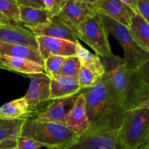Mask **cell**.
<instances>
[{"label":"cell","mask_w":149,"mask_h":149,"mask_svg":"<svg viewBox=\"0 0 149 149\" xmlns=\"http://www.w3.org/2000/svg\"><path fill=\"white\" fill-rule=\"evenodd\" d=\"M101 78L100 75L82 65L80 66L77 75L79 86L81 90L93 87L100 81Z\"/></svg>","instance_id":"obj_25"},{"label":"cell","mask_w":149,"mask_h":149,"mask_svg":"<svg viewBox=\"0 0 149 149\" xmlns=\"http://www.w3.org/2000/svg\"><path fill=\"white\" fill-rule=\"evenodd\" d=\"M33 114L24 97L5 103L0 107V118L6 120L31 119L33 118Z\"/></svg>","instance_id":"obj_19"},{"label":"cell","mask_w":149,"mask_h":149,"mask_svg":"<svg viewBox=\"0 0 149 149\" xmlns=\"http://www.w3.org/2000/svg\"><path fill=\"white\" fill-rule=\"evenodd\" d=\"M28 29L35 36H45L64 39L75 44L79 41V34L77 29L67 25L56 16H54L47 24L40 25L36 27H29Z\"/></svg>","instance_id":"obj_11"},{"label":"cell","mask_w":149,"mask_h":149,"mask_svg":"<svg viewBox=\"0 0 149 149\" xmlns=\"http://www.w3.org/2000/svg\"><path fill=\"white\" fill-rule=\"evenodd\" d=\"M81 90L77 78L60 77L51 79L50 100H57L79 93Z\"/></svg>","instance_id":"obj_18"},{"label":"cell","mask_w":149,"mask_h":149,"mask_svg":"<svg viewBox=\"0 0 149 149\" xmlns=\"http://www.w3.org/2000/svg\"><path fill=\"white\" fill-rule=\"evenodd\" d=\"M26 119L6 120L0 118V142L7 139L17 140Z\"/></svg>","instance_id":"obj_23"},{"label":"cell","mask_w":149,"mask_h":149,"mask_svg":"<svg viewBox=\"0 0 149 149\" xmlns=\"http://www.w3.org/2000/svg\"><path fill=\"white\" fill-rule=\"evenodd\" d=\"M97 13L93 3L68 0L57 17L71 27L77 29L84 20Z\"/></svg>","instance_id":"obj_9"},{"label":"cell","mask_w":149,"mask_h":149,"mask_svg":"<svg viewBox=\"0 0 149 149\" xmlns=\"http://www.w3.org/2000/svg\"><path fill=\"white\" fill-rule=\"evenodd\" d=\"M76 56L78 58L81 65L96 73L100 77H103L106 73V70L98 55L90 52L88 49L84 48L79 41L76 43Z\"/></svg>","instance_id":"obj_22"},{"label":"cell","mask_w":149,"mask_h":149,"mask_svg":"<svg viewBox=\"0 0 149 149\" xmlns=\"http://www.w3.org/2000/svg\"><path fill=\"white\" fill-rule=\"evenodd\" d=\"M70 149H126L119 136V130L85 134Z\"/></svg>","instance_id":"obj_8"},{"label":"cell","mask_w":149,"mask_h":149,"mask_svg":"<svg viewBox=\"0 0 149 149\" xmlns=\"http://www.w3.org/2000/svg\"><path fill=\"white\" fill-rule=\"evenodd\" d=\"M80 93L85 99L86 114L89 122L85 134L119 130L127 111L109 95L102 78L95 85L81 90Z\"/></svg>","instance_id":"obj_2"},{"label":"cell","mask_w":149,"mask_h":149,"mask_svg":"<svg viewBox=\"0 0 149 149\" xmlns=\"http://www.w3.org/2000/svg\"><path fill=\"white\" fill-rule=\"evenodd\" d=\"M16 141L17 149H41L44 147L42 143L27 137L19 136Z\"/></svg>","instance_id":"obj_29"},{"label":"cell","mask_w":149,"mask_h":149,"mask_svg":"<svg viewBox=\"0 0 149 149\" xmlns=\"http://www.w3.org/2000/svg\"><path fill=\"white\" fill-rule=\"evenodd\" d=\"M0 58L3 64L11 71H17L27 75L42 73L45 71L43 65H39L29 60L12 58L5 55H1Z\"/></svg>","instance_id":"obj_21"},{"label":"cell","mask_w":149,"mask_h":149,"mask_svg":"<svg viewBox=\"0 0 149 149\" xmlns=\"http://www.w3.org/2000/svg\"><path fill=\"white\" fill-rule=\"evenodd\" d=\"M64 125L79 137L84 135L88 130L89 122L86 114L85 99L81 93L73 109L65 116Z\"/></svg>","instance_id":"obj_15"},{"label":"cell","mask_w":149,"mask_h":149,"mask_svg":"<svg viewBox=\"0 0 149 149\" xmlns=\"http://www.w3.org/2000/svg\"><path fill=\"white\" fill-rule=\"evenodd\" d=\"M128 29L135 43L143 49L149 52L148 22H147L138 12L132 11Z\"/></svg>","instance_id":"obj_16"},{"label":"cell","mask_w":149,"mask_h":149,"mask_svg":"<svg viewBox=\"0 0 149 149\" xmlns=\"http://www.w3.org/2000/svg\"><path fill=\"white\" fill-rule=\"evenodd\" d=\"M1 55L29 60L43 66L45 63L39 49L19 44L0 42V56Z\"/></svg>","instance_id":"obj_17"},{"label":"cell","mask_w":149,"mask_h":149,"mask_svg":"<svg viewBox=\"0 0 149 149\" xmlns=\"http://www.w3.org/2000/svg\"><path fill=\"white\" fill-rule=\"evenodd\" d=\"M120 1L125 4H126L127 7H129L132 11L136 12V7H135L134 0H120Z\"/></svg>","instance_id":"obj_33"},{"label":"cell","mask_w":149,"mask_h":149,"mask_svg":"<svg viewBox=\"0 0 149 149\" xmlns=\"http://www.w3.org/2000/svg\"><path fill=\"white\" fill-rule=\"evenodd\" d=\"M0 69H4V70H7V71H10L5 65L3 64L2 61H1V58H0Z\"/></svg>","instance_id":"obj_35"},{"label":"cell","mask_w":149,"mask_h":149,"mask_svg":"<svg viewBox=\"0 0 149 149\" xmlns=\"http://www.w3.org/2000/svg\"><path fill=\"white\" fill-rule=\"evenodd\" d=\"M93 4L97 13L108 16L128 28L132 10L120 0H95Z\"/></svg>","instance_id":"obj_14"},{"label":"cell","mask_w":149,"mask_h":149,"mask_svg":"<svg viewBox=\"0 0 149 149\" xmlns=\"http://www.w3.org/2000/svg\"><path fill=\"white\" fill-rule=\"evenodd\" d=\"M4 23H7V22L3 21V20H0V25H1V24H4Z\"/></svg>","instance_id":"obj_37"},{"label":"cell","mask_w":149,"mask_h":149,"mask_svg":"<svg viewBox=\"0 0 149 149\" xmlns=\"http://www.w3.org/2000/svg\"><path fill=\"white\" fill-rule=\"evenodd\" d=\"M36 40L44 61L50 56H76L77 45L74 42L45 36H36Z\"/></svg>","instance_id":"obj_10"},{"label":"cell","mask_w":149,"mask_h":149,"mask_svg":"<svg viewBox=\"0 0 149 149\" xmlns=\"http://www.w3.org/2000/svg\"><path fill=\"white\" fill-rule=\"evenodd\" d=\"M79 95L80 92L74 95L55 100L34 119L39 122H53L64 125L65 116L73 109Z\"/></svg>","instance_id":"obj_12"},{"label":"cell","mask_w":149,"mask_h":149,"mask_svg":"<svg viewBox=\"0 0 149 149\" xmlns=\"http://www.w3.org/2000/svg\"><path fill=\"white\" fill-rule=\"evenodd\" d=\"M80 66L81 64L77 56L66 57L64 60L58 77L62 76V77L77 78Z\"/></svg>","instance_id":"obj_27"},{"label":"cell","mask_w":149,"mask_h":149,"mask_svg":"<svg viewBox=\"0 0 149 149\" xmlns=\"http://www.w3.org/2000/svg\"><path fill=\"white\" fill-rule=\"evenodd\" d=\"M76 1H82V2H88V3H93L95 0H76Z\"/></svg>","instance_id":"obj_36"},{"label":"cell","mask_w":149,"mask_h":149,"mask_svg":"<svg viewBox=\"0 0 149 149\" xmlns=\"http://www.w3.org/2000/svg\"><path fill=\"white\" fill-rule=\"evenodd\" d=\"M17 148L16 140L7 139L0 142V149H14Z\"/></svg>","instance_id":"obj_32"},{"label":"cell","mask_w":149,"mask_h":149,"mask_svg":"<svg viewBox=\"0 0 149 149\" xmlns=\"http://www.w3.org/2000/svg\"><path fill=\"white\" fill-rule=\"evenodd\" d=\"M0 13L11 23H20L19 5L16 0H0Z\"/></svg>","instance_id":"obj_24"},{"label":"cell","mask_w":149,"mask_h":149,"mask_svg":"<svg viewBox=\"0 0 149 149\" xmlns=\"http://www.w3.org/2000/svg\"><path fill=\"white\" fill-rule=\"evenodd\" d=\"M20 22L27 28L36 27L49 23L53 16L46 9L34 8L19 5Z\"/></svg>","instance_id":"obj_20"},{"label":"cell","mask_w":149,"mask_h":149,"mask_svg":"<svg viewBox=\"0 0 149 149\" xmlns=\"http://www.w3.org/2000/svg\"><path fill=\"white\" fill-rule=\"evenodd\" d=\"M106 73L102 77L109 95L126 111L149 106L148 63L128 68L123 59L113 55L103 58Z\"/></svg>","instance_id":"obj_1"},{"label":"cell","mask_w":149,"mask_h":149,"mask_svg":"<svg viewBox=\"0 0 149 149\" xmlns=\"http://www.w3.org/2000/svg\"><path fill=\"white\" fill-rule=\"evenodd\" d=\"M65 58V57L62 56H50L45 60L44 68L45 74H47L50 79L58 77Z\"/></svg>","instance_id":"obj_26"},{"label":"cell","mask_w":149,"mask_h":149,"mask_svg":"<svg viewBox=\"0 0 149 149\" xmlns=\"http://www.w3.org/2000/svg\"><path fill=\"white\" fill-rule=\"evenodd\" d=\"M20 136L33 139L48 149H70L79 139V136L65 125L39 122L33 118L25 120Z\"/></svg>","instance_id":"obj_3"},{"label":"cell","mask_w":149,"mask_h":149,"mask_svg":"<svg viewBox=\"0 0 149 149\" xmlns=\"http://www.w3.org/2000/svg\"><path fill=\"white\" fill-rule=\"evenodd\" d=\"M79 39L93 48L97 55L102 58H111L113 53L108 40V33L105 30L99 13H96L82 22L77 29Z\"/></svg>","instance_id":"obj_6"},{"label":"cell","mask_w":149,"mask_h":149,"mask_svg":"<svg viewBox=\"0 0 149 149\" xmlns=\"http://www.w3.org/2000/svg\"><path fill=\"white\" fill-rule=\"evenodd\" d=\"M14 149H17V148H14Z\"/></svg>","instance_id":"obj_38"},{"label":"cell","mask_w":149,"mask_h":149,"mask_svg":"<svg viewBox=\"0 0 149 149\" xmlns=\"http://www.w3.org/2000/svg\"><path fill=\"white\" fill-rule=\"evenodd\" d=\"M0 42L19 44L38 49L36 36L31 31L13 23L0 25Z\"/></svg>","instance_id":"obj_13"},{"label":"cell","mask_w":149,"mask_h":149,"mask_svg":"<svg viewBox=\"0 0 149 149\" xmlns=\"http://www.w3.org/2000/svg\"><path fill=\"white\" fill-rule=\"evenodd\" d=\"M119 136L126 149H149V106L127 112Z\"/></svg>","instance_id":"obj_4"},{"label":"cell","mask_w":149,"mask_h":149,"mask_svg":"<svg viewBox=\"0 0 149 149\" xmlns=\"http://www.w3.org/2000/svg\"><path fill=\"white\" fill-rule=\"evenodd\" d=\"M100 19L108 34L113 35L124 50L125 65L128 68H138L149 61V52L140 47L132 39L129 29L116 20L100 14Z\"/></svg>","instance_id":"obj_5"},{"label":"cell","mask_w":149,"mask_h":149,"mask_svg":"<svg viewBox=\"0 0 149 149\" xmlns=\"http://www.w3.org/2000/svg\"><path fill=\"white\" fill-rule=\"evenodd\" d=\"M0 20H3V21H5V22H7V23H11V22H10V20H7V19L6 18V17H4V16L3 15L1 14V13H0ZM13 24H14V23H13Z\"/></svg>","instance_id":"obj_34"},{"label":"cell","mask_w":149,"mask_h":149,"mask_svg":"<svg viewBox=\"0 0 149 149\" xmlns=\"http://www.w3.org/2000/svg\"><path fill=\"white\" fill-rule=\"evenodd\" d=\"M136 12L149 23V0H134Z\"/></svg>","instance_id":"obj_30"},{"label":"cell","mask_w":149,"mask_h":149,"mask_svg":"<svg viewBox=\"0 0 149 149\" xmlns=\"http://www.w3.org/2000/svg\"><path fill=\"white\" fill-rule=\"evenodd\" d=\"M30 85L24 98L33 113H36L39 106L49 100L51 79L45 73L28 74Z\"/></svg>","instance_id":"obj_7"},{"label":"cell","mask_w":149,"mask_h":149,"mask_svg":"<svg viewBox=\"0 0 149 149\" xmlns=\"http://www.w3.org/2000/svg\"><path fill=\"white\" fill-rule=\"evenodd\" d=\"M18 5L26 6L29 7H34V8L45 9L42 0H16Z\"/></svg>","instance_id":"obj_31"},{"label":"cell","mask_w":149,"mask_h":149,"mask_svg":"<svg viewBox=\"0 0 149 149\" xmlns=\"http://www.w3.org/2000/svg\"><path fill=\"white\" fill-rule=\"evenodd\" d=\"M68 0H42L45 9L52 15L56 16Z\"/></svg>","instance_id":"obj_28"}]
</instances>
